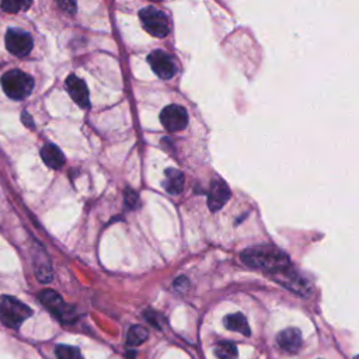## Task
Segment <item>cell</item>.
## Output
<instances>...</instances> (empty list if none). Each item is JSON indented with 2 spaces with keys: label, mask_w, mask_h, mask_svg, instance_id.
<instances>
[{
  "label": "cell",
  "mask_w": 359,
  "mask_h": 359,
  "mask_svg": "<svg viewBox=\"0 0 359 359\" xmlns=\"http://www.w3.org/2000/svg\"><path fill=\"white\" fill-rule=\"evenodd\" d=\"M242 261L254 269H261L268 274H278L292 266L289 257L280 249L273 246H257L242 253Z\"/></svg>",
  "instance_id": "cell-1"
},
{
  "label": "cell",
  "mask_w": 359,
  "mask_h": 359,
  "mask_svg": "<svg viewBox=\"0 0 359 359\" xmlns=\"http://www.w3.org/2000/svg\"><path fill=\"white\" fill-rule=\"evenodd\" d=\"M31 314L32 310L13 296L0 299V322L10 329H19Z\"/></svg>",
  "instance_id": "cell-2"
},
{
  "label": "cell",
  "mask_w": 359,
  "mask_h": 359,
  "mask_svg": "<svg viewBox=\"0 0 359 359\" xmlns=\"http://www.w3.org/2000/svg\"><path fill=\"white\" fill-rule=\"evenodd\" d=\"M2 87L8 97L13 100H23L31 95L34 80L27 73L13 69L2 76Z\"/></svg>",
  "instance_id": "cell-3"
},
{
  "label": "cell",
  "mask_w": 359,
  "mask_h": 359,
  "mask_svg": "<svg viewBox=\"0 0 359 359\" xmlns=\"http://www.w3.org/2000/svg\"><path fill=\"white\" fill-rule=\"evenodd\" d=\"M139 19L142 21L144 28L156 38H163L170 31V24L167 16L159 9L149 6L139 12Z\"/></svg>",
  "instance_id": "cell-4"
},
{
  "label": "cell",
  "mask_w": 359,
  "mask_h": 359,
  "mask_svg": "<svg viewBox=\"0 0 359 359\" xmlns=\"http://www.w3.org/2000/svg\"><path fill=\"white\" fill-rule=\"evenodd\" d=\"M39 300L61 322H64V323L75 322V309L68 306L57 292L50 291V289L43 291L39 293Z\"/></svg>",
  "instance_id": "cell-5"
},
{
  "label": "cell",
  "mask_w": 359,
  "mask_h": 359,
  "mask_svg": "<svg viewBox=\"0 0 359 359\" xmlns=\"http://www.w3.org/2000/svg\"><path fill=\"white\" fill-rule=\"evenodd\" d=\"M271 277L278 284H281L282 287H285L287 289L292 291L296 295L309 296L311 293V291H313L310 282L307 280H304L298 271H295L292 266H289V268L284 269V271H281L278 274H274Z\"/></svg>",
  "instance_id": "cell-6"
},
{
  "label": "cell",
  "mask_w": 359,
  "mask_h": 359,
  "mask_svg": "<svg viewBox=\"0 0 359 359\" xmlns=\"http://www.w3.org/2000/svg\"><path fill=\"white\" fill-rule=\"evenodd\" d=\"M5 43L8 51L19 58L27 57L31 52L34 45L32 37L27 31L20 28H10L6 34Z\"/></svg>",
  "instance_id": "cell-7"
},
{
  "label": "cell",
  "mask_w": 359,
  "mask_h": 359,
  "mask_svg": "<svg viewBox=\"0 0 359 359\" xmlns=\"http://www.w3.org/2000/svg\"><path fill=\"white\" fill-rule=\"evenodd\" d=\"M160 122L168 132H178L186 129L188 124V113L184 107L171 104L160 113Z\"/></svg>",
  "instance_id": "cell-8"
},
{
  "label": "cell",
  "mask_w": 359,
  "mask_h": 359,
  "mask_svg": "<svg viewBox=\"0 0 359 359\" xmlns=\"http://www.w3.org/2000/svg\"><path fill=\"white\" fill-rule=\"evenodd\" d=\"M148 62L160 79L168 80L177 73V65L174 59L164 51H153L149 54Z\"/></svg>",
  "instance_id": "cell-9"
},
{
  "label": "cell",
  "mask_w": 359,
  "mask_h": 359,
  "mask_svg": "<svg viewBox=\"0 0 359 359\" xmlns=\"http://www.w3.org/2000/svg\"><path fill=\"white\" fill-rule=\"evenodd\" d=\"M231 190L228 184L222 182V180H213L211 183V188L208 193V206L212 212L222 209L229 200H231Z\"/></svg>",
  "instance_id": "cell-10"
},
{
  "label": "cell",
  "mask_w": 359,
  "mask_h": 359,
  "mask_svg": "<svg viewBox=\"0 0 359 359\" xmlns=\"http://www.w3.org/2000/svg\"><path fill=\"white\" fill-rule=\"evenodd\" d=\"M66 87H68V92L70 95V97L80 106V107H88V101H90V95H88V90L86 83L79 79L75 75H70L66 79Z\"/></svg>",
  "instance_id": "cell-11"
},
{
  "label": "cell",
  "mask_w": 359,
  "mask_h": 359,
  "mask_svg": "<svg viewBox=\"0 0 359 359\" xmlns=\"http://www.w3.org/2000/svg\"><path fill=\"white\" fill-rule=\"evenodd\" d=\"M277 342L285 352L296 353L302 347V334L298 329H287L278 334Z\"/></svg>",
  "instance_id": "cell-12"
},
{
  "label": "cell",
  "mask_w": 359,
  "mask_h": 359,
  "mask_svg": "<svg viewBox=\"0 0 359 359\" xmlns=\"http://www.w3.org/2000/svg\"><path fill=\"white\" fill-rule=\"evenodd\" d=\"M164 175L166 178L163 182V187L168 194L175 195L184 190V174L182 171L170 167L166 170Z\"/></svg>",
  "instance_id": "cell-13"
},
{
  "label": "cell",
  "mask_w": 359,
  "mask_h": 359,
  "mask_svg": "<svg viewBox=\"0 0 359 359\" xmlns=\"http://www.w3.org/2000/svg\"><path fill=\"white\" fill-rule=\"evenodd\" d=\"M41 157L43 160V163L47 164L48 167L51 168H61L64 164H65V156L64 153L59 151L58 146L55 145H45L42 149H41Z\"/></svg>",
  "instance_id": "cell-14"
},
{
  "label": "cell",
  "mask_w": 359,
  "mask_h": 359,
  "mask_svg": "<svg viewBox=\"0 0 359 359\" xmlns=\"http://www.w3.org/2000/svg\"><path fill=\"white\" fill-rule=\"evenodd\" d=\"M224 327H226L231 331L240 333L246 337H249L251 334L247 319L243 316L242 313H233V314H229V316L224 318Z\"/></svg>",
  "instance_id": "cell-15"
},
{
  "label": "cell",
  "mask_w": 359,
  "mask_h": 359,
  "mask_svg": "<svg viewBox=\"0 0 359 359\" xmlns=\"http://www.w3.org/2000/svg\"><path fill=\"white\" fill-rule=\"evenodd\" d=\"M149 337V333L142 326H132L126 334V344L129 347H138L144 344Z\"/></svg>",
  "instance_id": "cell-16"
},
{
  "label": "cell",
  "mask_w": 359,
  "mask_h": 359,
  "mask_svg": "<svg viewBox=\"0 0 359 359\" xmlns=\"http://www.w3.org/2000/svg\"><path fill=\"white\" fill-rule=\"evenodd\" d=\"M215 353L219 359H237V347L231 341H222L215 347Z\"/></svg>",
  "instance_id": "cell-17"
},
{
  "label": "cell",
  "mask_w": 359,
  "mask_h": 359,
  "mask_svg": "<svg viewBox=\"0 0 359 359\" xmlns=\"http://www.w3.org/2000/svg\"><path fill=\"white\" fill-rule=\"evenodd\" d=\"M57 358L58 359H84L77 347L72 345H58L57 347Z\"/></svg>",
  "instance_id": "cell-18"
},
{
  "label": "cell",
  "mask_w": 359,
  "mask_h": 359,
  "mask_svg": "<svg viewBox=\"0 0 359 359\" xmlns=\"http://www.w3.org/2000/svg\"><path fill=\"white\" fill-rule=\"evenodd\" d=\"M30 6H31L30 2H12V0H8V2L2 3V9L9 13H19L24 9H28Z\"/></svg>",
  "instance_id": "cell-19"
},
{
  "label": "cell",
  "mask_w": 359,
  "mask_h": 359,
  "mask_svg": "<svg viewBox=\"0 0 359 359\" xmlns=\"http://www.w3.org/2000/svg\"><path fill=\"white\" fill-rule=\"evenodd\" d=\"M35 274L37 278L43 284H48L52 281V269L50 266H38Z\"/></svg>",
  "instance_id": "cell-20"
},
{
  "label": "cell",
  "mask_w": 359,
  "mask_h": 359,
  "mask_svg": "<svg viewBox=\"0 0 359 359\" xmlns=\"http://www.w3.org/2000/svg\"><path fill=\"white\" fill-rule=\"evenodd\" d=\"M125 202L130 209H135V208H138V205H139V197L133 190H126Z\"/></svg>",
  "instance_id": "cell-21"
},
{
  "label": "cell",
  "mask_w": 359,
  "mask_h": 359,
  "mask_svg": "<svg viewBox=\"0 0 359 359\" xmlns=\"http://www.w3.org/2000/svg\"><path fill=\"white\" fill-rule=\"evenodd\" d=\"M59 6L62 9H65V12H68V13H75V10H76V3H73V2H61Z\"/></svg>",
  "instance_id": "cell-22"
},
{
  "label": "cell",
  "mask_w": 359,
  "mask_h": 359,
  "mask_svg": "<svg viewBox=\"0 0 359 359\" xmlns=\"http://www.w3.org/2000/svg\"><path fill=\"white\" fill-rule=\"evenodd\" d=\"M23 121H24V125H26V126H32V125H34L32 118L30 117V114H28L27 111H24V114H23Z\"/></svg>",
  "instance_id": "cell-23"
},
{
  "label": "cell",
  "mask_w": 359,
  "mask_h": 359,
  "mask_svg": "<svg viewBox=\"0 0 359 359\" xmlns=\"http://www.w3.org/2000/svg\"><path fill=\"white\" fill-rule=\"evenodd\" d=\"M353 359H359V355H358V356H355V358H353Z\"/></svg>",
  "instance_id": "cell-24"
}]
</instances>
